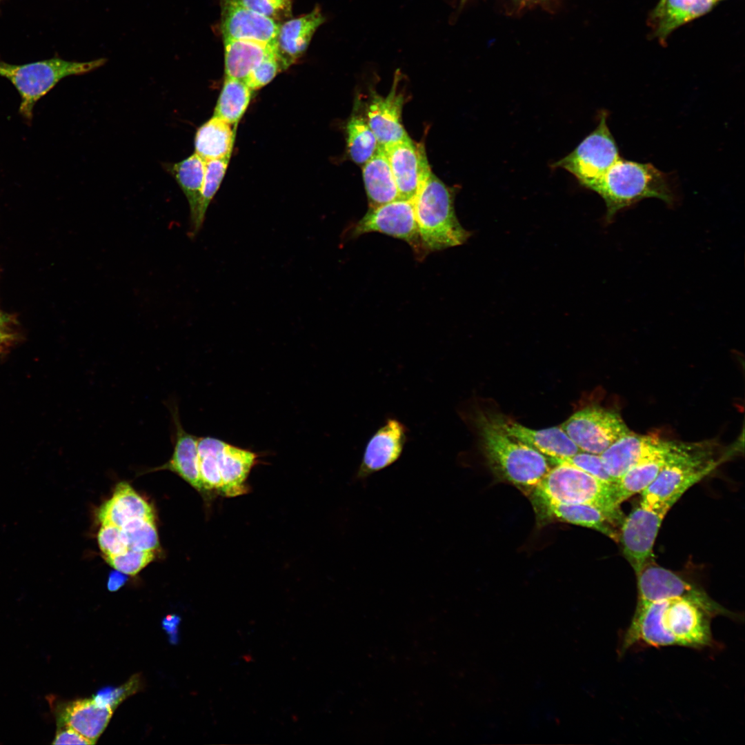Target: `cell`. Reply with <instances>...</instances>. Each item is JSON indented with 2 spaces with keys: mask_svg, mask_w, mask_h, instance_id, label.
Masks as SVG:
<instances>
[{
  "mask_svg": "<svg viewBox=\"0 0 745 745\" xmlns=\"http://www.w3.org/2000/svg\"><path fill=\"white\" fill-rule=\"evenodd\" d=\"M713 617L696 603L682 597L663 599L635 609L625 631L621 653L637 644L702 648L713 645Z\"/></svg>",
  "mask_w": 745,
  "mask_h": 745,
  "instance_id": "cell-1",
  "label": "cell"
},
{
  "mask_svg": "<svg viewBox=\"0 0 745 745\" xmlns=\"http://www.w3.org/2000/svg\"><path fill=\"white\" fill-rule=\"evenodd\" d=\"M475 419L482 453L493 474L530 492L551 468L548 458L506 434L484 413Z\"/></svg>",
  "mask_w": 745,
  "mask_h": 745,
  "instance_id": "cell-2",
  "label": "cell"
},
{
  "mask_svg": "<svg viewBox=\"0 0 745 745\" xmlns=\"http://www.w3.org/2000/svg\"><path fill=\"white\" fill-rule=\"evenodd\" d=\"M455 192L432 172L413 199L422 246L427 254L464 244L470 237L458 220Z\"/></svg>",
  "mask_w": 745,
  "mask_h": 745,
  "instance_id": "cell-3",
  "label": "cell"
},
{
  "mask_svg": "<svg viewBox=\"0 0 745 745\" xmlns=\"http://www.w3.org/2000/svg\"><path fill=\"white\" fill-rule=\"evenodd\" d=\"M712 442L693 443L670 460L642 493L640 505L668 512L692 486L713 471L728 458L719 455Z\"/></svg>",
  "mask_w": 745,
  "mask_h": 745,
  "instance_id": "cell-4",
  "label": "cell"
},
{
  "mask_svg": "<svg viewBox=\"0 0 745 745\" xmlns=\"http://www.w3.org/2000/svg\"><path fill=\"white\" fill-rule=\"evenodd\" d=\"M530 491L531 499L586 504L602 510L613 522L623 521L615 484L602 481L564 462H556Z\"/></svg>",
  "mask_w": 745,
  "mask_h": 745,
  "instance_id": "cell-5",
  "label": "cell"
},
{
  "mask_svg": "<svg viewBox=\"0 0 745 745\" xmlns=\"http://www.w3.org/2000/svg\"><path fill=\"white\" fill-rule=\"evenodd\" d=\"M606 206V221L646 198L671 204L674 199L667 175L648 163L619 159L606 172L595 190Z\"/></svg>",
  "mask_w": 745,
  "mask_h": 745,
  "instance_id": "cell-6",
  "label": "cell"
},
{
  "mask_svg": "<svg viewBox=\"0 0 745 745\" xmlns=\"http://www.w3.org/2000/svg\"><path fill=\"white\" fill-rule=\"evenodd\" d=\"M106 62L105 58L79 62L58 57L13 65L0 61V75L8 79L18 91L21 103L19 113L30 125L36 103L62 79L70 75L88 73Z\"/></svg>",
  "mask_w": 745,
  "mask_h": 745,
  "instance_id": "cell-7",
  "label": "cell"
},
{
  "mask_svg": "<svg viewBox=\"0 0 745 745\" xmlns=\"http://www.w3.org/2000/svg\"><path fill=\"white\" fill-rule=\"evenodd\" d=\"M620 158L617 143L607 124V114L602 112L595 130L553 166L567 170L582 186L595 191Z\"/></svg>",
  "mask_w": 745,
  "mask_h": 745,
  "instance_id": "cell-8",
  "label": "cell"
},
{
  "mask_svg": "<svg viewBox=\"0 0 745 745\" xmlns=\"http://www.w3.org/2000/svg\"><path fill=\"white\" fill-rule=\"evenodd\" d=\"M560 427L580 451L595 455L631 433L617 413L599 406L575 412Z\"/></svg>",
  "mask_w": 745,
  "mask_h": 745,
  "instance_id": "cell-9",
  "label": "cell"
},
{
  "mask_svg": "<svg viewBox=\"0 0 745 745\" xmlns=\"http://www.w3.org/2000/svg\"><path fill=\"white\" fill-rule=\"evenodd\" d=\"M638 601L636 609L663 599L682 597L691 600L712 617L735 615L713 601L704 590L684 580L673 572L657 565L646 564L637 575Z\"/></svg>",
  "mask_w": 745,
  "mask_h": 745,
  "instance_id": "cell-10",
  "label": "cell"
},
{
  "mask_svg": "<svg viewBox=\"0 0 745 745\" xmlns=\"http://www.w3.org/2000/svg\"><path fill=\"white\" fill-rule=\"evenodd\" d=\"M373 232L406 241L419 259L427 255L421 241L413 200L398 199L369 208L355 224L352 235L357 237Z\"/></svg>",
  "mask_w": 745,
  "mask_h": 745,
  "instance_id": "cell-11",
  "label": "cell"
},
{
  "mask_svg": "<svg viewBox=\"0 0 745 745\" xmlns=\"http://www.w3.org/2000/svg\"><path fill=\"white\" fill-rule=\"evenodd\" d=\"M687 442L665 441L655 436L630 433L619 438L601 455L604 466L616 480L629 468L645 461L670 456Z\"/></svg>",
  "mask_w": 745,
  "mask_h": 745,
  "instance_id": "cell-12",
  "label": "cell"
},
{
  "mask_svg": "<svg viewBox=\"0 0 745 745\" xmlns=\"http://www.w3.org/2000/svg\"><path fill=\"white\" fill-rule=\"evenodd\" d=\"M667 512L639 504L622 521L623 552L636 575L650 558L662 522Z\"/></svg>",
  "mask_w": 745,
  "mask_h": 745,
  "instance_id": "cell-13",
  "label": "cell"
},
{
  "mask_svg": "<svg viewBox=\"0 0 745 745\" xmlns=\"http://www.w3.org/2000/svg\"><path fill=\"white\" fill-rule=\"evenodd\" d=\"M382 149L388 160L399 199L413 200L431 173L424 148L408 137Z\"/></svg>",
  "mask_w": 745,
  "mask_h": 745,
  "instance_id": "cell-14",
  "label": "cell"
},
{
  "mask_svg": "<svg viewBox=\"0 0 745 745\" xmlns=\"http://www.w3.org/2000/svg\"><path fill=\"white\" fill-rule=\"evenodd\" d=\"M484 413L491 423L506 434L535 449L550 459H564L580 451L560 426L533 429L500 413Z\"/></svg>",
  "mask_w": 745,
  "mask_h": 745,
  "instance_id": "cell-15",
  "label": "cell"
},
{
  "mask_svg": "<svg viewBox=\"0 0 745 745\" xmlns=\"http://www.w3.org/2000/svg\"><path fill=\"white\" fill-rule=\"evenodd\" d=\"M219 1L223 40H250L275 46L280 23L250 10L239 0Z\"/></svg>",
  "mask_w": 745,
  "mask_h": 745,
  "instance_id": "cell-16",
  "label": "cell"
},
{
  "mask_svg": "<svg viewBox=\"0 0 745 745\" xmlns=\"http://www.w3.org/2000/svg\"><path fill=\"white\" fill-rule=\"evenodd\" d=\"M407 433L406 426L399 420L387 419L368 441L356 479H366L395 463L403 453Z\"/></svg>",
  "mask_w": 745,
  "mask_h": 745,
  "instance_id": "cell-17",
  "label": "cell"
},
{
  "mask_svg": "<svg viewBox=\"0 0 745 745\" xmlns=\"http://www.w3.org/2000/svg\"><path fill=\"white\" fill-rule=\"evenodd\" d=\"M398 83L397 74L388 95L384 97L372 93L367 106L366 119L381 148L409 137L401 123L404 97L397 91Z\"/></svg>",
  "mask_w": 745,
  "mask_h": 745,
  "instance_id": "cell-18",
  "label": "cell"
},
{
  "mask_svg": "<svg viewBox=\"0 0 745 745\" xmlns=\"http://www.w3.org/2000/svg\"><path fill=\"white\" fill-rule=\"evenodd\" d=\"M324 21L321 8L317 6L308 14L280 23L275 52L281 71L304 54L315 32Z\"/></svg>",
  "mask_w": 745,
  "mask_h": 745,
  "instance_id": "cell-19",
  "label": "cell"
},
{
  "mask_svg": "<svg viewBox=\"0 0 745 745\" xmlns=\"http://www.w3.org/2000/svg\"><path fill=\"white\" fill-rule=\"evenodd\" d=\"M216 466L221 479V496L235 497L249 492L247 479L258 455L217 439Z\"/></svg>",
  "mask_w": 745,
  "mask_h": 745,
  "instance_id": "cell-20",
  "label": "cell"
},
{
  "mask_svg": "<svg viewBox=\"0 0 745 745\" xmlns=\"http://www.w3.org/2000/svg\"><path fill=\"white\" fill-rule=\"evenodd\" d=\"M172 421V441L173 451L170 459L160 466L148 470L147 472L170 470L178 475L198 492L204 494L199 477L198 466V439L183 428L181 425L178 407L170 404Z\"/></svg>",
  "mask_w": 745,
  "mask_h": 745,
  "instance_id": "cell-21",
  "label": "cell"
},
{
  "mask_svg": "<svg viewBox=\"0 0 745 745\" xmlns=\"http://www.w3.org/2000/svg\"><path fill=\"white\" fill-rule=\"evenodd\" d=\"M114 708L92 699L61 704L57 713L60 726H68L95 744L108 724Z\"/></svg>",
  "mask_w": 745,
  "mask_h": 745,
  "instance_id": "cell-22",
  "label": "cell"
},
{
  "mask_svg": "<svg viewBox=\"0 0 745 745\" xmlns=\"http://www.w3.org/2000/svg\"><path fill=\"white\" fill-rule=\"evenodd\" d=\"M717 3L716 0H659L648 21L653 36L665 43L673 31L706 14Z\"/></svg>",
  "mask_w": 745,
  "mask_h": 745,
  "instance_id": "cell-23",
  "label": "cell"
},
{
  "mask_svg": "<svg viewBox=\"0 0 745 745\" xmlns=\"http://www.w3.org/2000/svg\"><path fill=\"white\" fill-rule=\"evenodd\" d=\"M532 502L542 521L556 519L594 529L615 541L619 539V535L613 527V522L597 507L536 499Z\"/></svg>",
  "mask_w": 745,
  "mask_h": 745,
  "instance_id": "cell-24",
  "label": "cell"
},
{
  "mask_svg": "<svg viewBox=\"0 0 745 745\" xmlns=\"http://www.w3.org/2000/svg\"><path fill=\"white\" fill-rule=\"evenodd\" d=\"M97 517L100 524L120 528L133 519L155 518L149 503L125 481L116 486L112 497L99 508Z\"/></svg>",
  "mask_w": 745,
  "mask_h": 745,
  "instance_id": "cell-25",
  "label": "cell"
},
{
  "mask_svg": "<svg viewBox=\"0 0 745 745\" xmlns=\"http://www.w3.org/2000/svg\"><path fill=\"white\" fill-rule=\"evenodd\" d=\"M168 171L185 195L190 207V237H195L200 231L198 213L203 187L206 161L192 154L188 158L168 166Z\"/></svg>",
  "mask_w": 745,
  "mask_h": 745,
  "instance_id": "cell-26",
  "label": "cell"
},
{
  "mask_svg": "<svg viewBox=\"0 0 745 745\" xmlns=\"http://www.w3.org/2000/svg\"><path fill=\"white\" fill-rule=\"evenodd\" d=\"M362 174L369 208L399 199L388 160L381 148L379 147L364 164Z\"/></svg>",
  "mask_w": 745,
  "mask_h": 745,
  "instance_id": "cell-27",
  "label": "cell"
},
{
  "mask_svg": "<svg viewBox=\"0 0 745 745\" xmlns=\"http://www.w3.org/2000/svg\"><path fill=\"white\" fill-rule=\"evenodd\" d=\"M223 44L226 76L244 81L266 57L275 53V46L255 41L224 39Z\"/></svg>",
  "mask_w": 745,
  "mask_h": 745,
  "instance_id": "cell-28",
  "label": "cell"
},
{
  "mask_svg": "<svg viewBox=\"0 0 745 745\" xmlns=\"http://www.w3.org/2000/svg\"><path fill=\"white\" fill-rule=\"evenodd\" d=\"M236 127L213 116L198 128L195 153L206 161L230 157Z\"/></svg>",
  "mask_w": 745,
  "mask_h": 745,
  "instance_id": "cell-29",
  "label": "cell"
},
{
  "mask_svg": "<svg viewBox=\"0 0 745 745\" xmlns=\"http://www.w3.org/2000/svg\"><path fill=\"white\" fill-rule=\"evenodd\" d=\"M693 443L668 457L641 462L626 471L615 483L616 499L619 505L631 496L642 493L656 478L662 469L673 457L688 449Z\"/></svg>",
  "mask_w": 745,
  "mask_h": 745,
  "instance_id": "cell-30",
  "label": "cell"
},
{
  "mask_svg": "<svg viewBox=\"0 0 745 745\" xmlns=\"http://www.w3.org/2000/svg\"><path fill=\"white\" fill-rule=\"evenodd\" d=\"M252 92L243 80L226 77L213 116L237 126L250 103Z\"/></svg>",
  "mask_w": 745,
  "mask_h": 745,
  "instance_id": "cell-31",
  "label": "cell"
},
{
  "mask_svg": "<svg viewBox=\"0 0 745 745\" xmlns=\"http://www.w3.org/2000/svg\"><path fill=\"white\" fill-rule=\"evenodd\" d=\"M346 133L350 159L357 164H364L379 148L377 138L366 119L354 113L348 121Z\"/></svg>",
  "mask_w": 745,
  "mask_h": 745,
  "instance_id": "cell-32",
  "label": "cell"
},
{
  "mask_svg": "<svg viewBox=\"0 0 745 745\" xmlns=\"http://www.w3.org/2000/svg\"><path fill=\"white\" fill-rule=\"evenodd\" d=\"M121 528L129 548L156 551L159 546L155 518L133 519Z\"/></svg>",
  "mask_w": 745,
  "mask_h": 745,
  "instance_id": "cell-33",
  "label": "cell"
},
{
  "mask_svg": "<svg viewBox=\"0 0 745 745\" xmlns=\"http://www.w3.org/2000/svg\"><path fill=\"white\" fill-rule=\"evenodd\" d=\"M229 160L230 157L206 161L205 177L198 213V226L200 229L205 220L207 209L223 179Z\"/></svg>",
  "mask_w": 745,
  "mask_h": 745,
  "instance_id": "cell-34",
  "label": "cell"
},
{
  "mask_svg": "<svg viewBox=\"0 0 745 745\" xmlns=\"http://www.w3.org/2000/svg\"><path fill=\"white\" fill-rule=\"evenodd\" d=\"M155 557V551H143L128 548L123 553L103 557L113 568L127 575L134 576L139 573Z\"/></svg>",
  "mask_w": 745,
  "mask_h": 745,
  "instance_id": "cell-35",
  "label": "cell"
},
{
  "mask_svg": "<svg viewBox=\"0 0 745 745\" xmlns=\"http://www.w3.org/2000/svg\"><path fill=\"white\" fill-rule=\"evenodd\" d=\"M550 462H564L575 466L592 476L606 482L615 484L614 479L606 470L600 455L579 451L574 455L564 459H550Z\"/></svg>",
  "mask_w": 745,
  "mask_h": 745,
  "instance_id": "cell-36",
  "label": "cell"
},
{
  "mask_svg": "<svg viewBox=\"0 0 745 745\" xmlns=\"http://www.w3.org/2000/svg\"><path fill=\"white\" fill-rule=\"evenodd\" d=\"M250 10L278 23L292 17V0H239Z\"/></svg>",
  "mask_w": 745,
  "mask_h": 745,
  "instance_id": "cell-37",
  "label": "cell"
},
{
  "mask_svg": "<svg viewBox=\"0 0 745 745\" xmlns=\"http://www.w3.org/2000/svg\"><path fill=\"white\" fill-rule=\"evenodd\" d=\"M97 542L103 557L121 554L128 548L121 528L112 524H101Z\"/></svg>",
  "mask_w": 745,
  "mask_h": 745,
  "instance_id": "cell-38",
  "label": "cell"
},
{
  "mask_svg": "<svg viewBox=\"0 0 745 745\" xmlns=\"http://www.w3.org/2000/svg\"><path fill=\"white\" fill-rule=\"evenodd\" d=\"M281 72L275 53L266 57L248 75L244 82L253 91L270 83Z\"/></svg>",
  "mask_w": 745,
  "mask_h": 745,
  "instance_id": "cell-39",
  "label": "cell"
},
{
  "mask_svg": "<svg viewBox=\"0 0 745 745\" xmlns=\"http://www.w3.org/2000/svg\"><path fill=\"white\" fill-rule=\"evenodd\" d=\"M54 744H92L87 738L68 726H61L52 742Z\"/></svg>",
  "mask_w": 745,
  "mask_h": 745,
  "instance_id": "cell-40",
  "label": "cell"
},
{
  "mask_svg": "<svg viewBox=\"0 0 745 745\" xmlns=\"http://www.w3.org/2000/svg\"><path fill=\"white\" fill-rule=\"evenodd\" d=\"M127 575L115 570L110 573L108 580V588L115 591L120 588L127 580Z\"/></svg>",
  "mask_w": 745,
  "mask_h": 745,
  "instance_id": "cell-41",
  "label": "cell"
},
{
  "mask_svg": "<svg viewBox=\"0 0 745 745\" xmlns=\"http://www.w3.org/2000/svg\"><path fill=\"white\" fill-rule=\"evenodd\" d=\"M4 324H0V346L10 339V334L3 328Z\"/></svg>",
  "mask_w": 745,
  "mask_h": 745,
  "instance_id": "cell-42",
  "label": "cell"
},
{
  "mask_svg": "<svg viewBox=\"0 0 745 745\" xmlns=\"http://www.w3.org/2000/svg\"><path fill=\"white\" fill-rule=\"evenodd\" d=\"M6 319L5 316L1 315V312H0V324H4L6 323Z\"/></svg>",
  "mask_w": 745,
  "mask_h": 745,
  "instance_id": "cell-43",
  "label": "cell"
},
{
  "mask_svg": "<svg viewBox=\"0 0 745 745\" xmlns=\"http://www.w3.org/2000/svg\"><path fill=\"white\" fill-rule=\"evenodd\" d=\"M466 1H467V0H461L462 2H465Z\"/></svg>",
  "mask_w": 745,
  "mask_h": 745,
  "instance_id": "cell-44",
  "label": "cell"
},
{
  "mask_svg": "<svg viewBox=\"0 0 745 745\" xmlns=\"http://www.w3.org/2000/svg\"><path fill=\"white\" fill-rule=\"evenodd\" d=\"M716 1L718 2L719 1H721V0H716Z\"/></svg>",
  "mask_w": 745,
  "mask_h": 745,
  "instance_id": "cell-45",
  "label": "cell"
}]
</instances>
